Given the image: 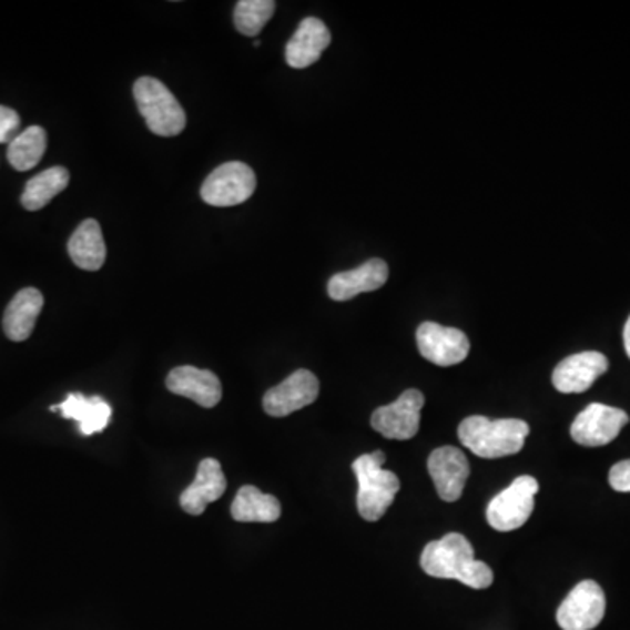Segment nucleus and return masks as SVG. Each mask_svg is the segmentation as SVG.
Here are the masks:
<instances>
[{
    "label": "nucleus",
    "instance_id": "nucleus-10",
    "mask_svg": "<svg viewBox=\"0 0 630 630\" xmlns=\"http://www.w3.org/2000/svg\"><path fill=\"white\" fill-rule=\"evenodd\" d=\"M417 347L427 362L438 366L459 365L469 354V341L465 333L445 328L431 321L420 324L417 329Z\"/></svg>",
    "mask_w": 630,
    "mask_h": 630
},
{
    "label": "nucleus",
    "instance_id": "nucleus-23",
    "mask_svg": "<svg viewBox=\"0 0 630 630\" xmlns=\"http://www.w3.org/2000/svg\"><path fill=\"white\" fill-rule=\"evenodd\" d=\"M48 135L42 126L33 125L18 133L13 141L9 142L8 160L18 172H27L38 166L42 156L47 153Z\"/></svg>",
    "mask_w": 630,
    "mask_h": 630
},
{
    "label": "nucleus",
    "instance_id": "nucleus-3",
    "mask_svg": "<svg viewBox=\"0 0 630 630\" xmlns=\"http://www.w3.org/2000/svg\"><path fill=\"white\" fill-rule=\"evenodd\" d=\"M386 454L375 450L357 457L353 471L357 478V511L366 522H377L399 492L402 481L393 471L384 469Z\"/></svg>",
    "mask_w": 630,
    "mask_h": 630
},
{
    "label": "nucleus",
    "instance_id": "nucleus-4",
    "mask_svg": "<svg viewBox=\"0 0 630 630\" xmlns=\"http://www.w3.org/2000/svg\"><path fill=\"white\" fill-rule=\"evenodd\" d=\"M133 96L148 129L160 138H175L186 129V112L171 90L154 78H141L133 84Z\"/></svg>",
    "mask_w": 630,
    "mask_h": 630
},
{
    "label": "nucleus",
    "instance_id": "nucleus-18",
    "mask_svg": "<svg viewBox=\"0 0 630 630\" xmlns=\"http://www.w3.org/2000/svg\"><path fill=\"white\" fill-rule=\"evenodd\" d=\"M51 411H62L63 419H72L78 423L79 431L84 436L104 431L111 423L112 408L100 396H84L81 393H72L60 405H53Z\"/></svg>",
    "mask_w": 630,
    "mask_h": 630
},
{
    "label": "nucleus",
    "instance_id": "nucleus-1",
    "mask_svg": "<svg viewBox=\"0 0 630 630\" xmlns=\"http://www.w3.org/2000/svg\"><path fill=\"white\" fill-rule=\"evenodd\" d=\"M424 572L440 580H457L471 589H489L494 572L486 562L475 559V550L465 536L450 532L427 543L420 556Z\"/></svg>",
    "mask_w": 630,
    "mask_h": 630
},
{
    "label": "nucleus",
    "instance_id": "nucleus-12",
    "mask_svg": "<svg viewBox=\"0 0 630 630\" xmlns=\"http://www.w3.org/2000/svg\"><path fill=\"white\" fill-rule=\"evenodd\" d=\"M427 471L435 481L440 499L447 502L457 501L463 496L469 477L468 457L450 445L436 448L427 459Z\"/></svg>",
    "mask_w": 630,
    "mask_h": 630
},
{
    "label": "nucleus",
    "instance_id": "nucleus-2",
    "mask_svg": "<svg viewBox=\"0 0 630 630\" xmlns=\"http://www.w3.org/2000/svg\"><path fill=\"white\" fill-rule=\"evenodd\" d=\"M531 427L526 420L498 419L490 420L481 415H471L459 426L460 444L469 448L475 456L484 459L519 454L526 444Z\"/></svg>",
    "mask_w": 630,
    "mask_h": 630
},
{
    "label": "nucleus",
    "instance_id": "nucleus-22",
    "mask_svg": "<svg viewBox=\"0 0 630 630\" xmlns=\"http://www.w3.org/2000/svg\"><path fill=\"white\" fill-rule=\"evenodd\" d=\"M71 181V174L65 166H51L48 171L41 172L35 177L30 179L26 184L21 205L27 211H41L47 207L54 196L60 195Z\"/></svg>",
    "mask_w": 630,
    "mask_h": 630
},
{
    "label": "nucleus",
    "instance_id": "nucleus-7",
    "mask_svg": "<svg viewBox=\"0 0 630 630\" xmlns=\"http://www.w3.org/2000/svg\"><path fill=\"white\" fill-rule=\"evenodd\" d=\"M423 407L424 394L420 390H405L396 402L374 411L372 427L387 440H411L419 433Z\"/></svg>",
    "mask_w": 630,
    "mask_h": 630
},
{
    "label": "nucleus",
    "instance_id": "nucleus-16",
    "mask_svg": "<svg viewBox=\"0 0 630 630\" xmlns=\"http://www.w3.org/2000/svg\"><path fill=\"white\" fill-rule=\"evenodd\" d=\"M224 492H226V478H224L220 460L209 457V459L200 463L195 481L181 494L179 502L186 514L199 517V515L204 514L205 508L211 502L217 501Z\"/></svg>",
    "mask_w": 630,
    "mask_h": 630
},
{
    "label": "nucleus",
    "instance_id": "nucleus-25",
    "mask_svg": "<svg viewBox=\"0 0 630 630\" xmlns=\"http://www.w3.org/2000/svg\"><path fill=\"white\" fill-rule=\"evenodd\" d=\"M20 114L14 109L0 105V144H9L20 132Z\"/></svg>",
    "mask_w": 630,
    "mask_h": 630
},
{
    "label": "nucleus",
    "instance_id": "nucleus-27",
    "mask_svg": "<svg viewBox=\"0 0 630 630\" xmlns=\"http://www.w3.org/2000/svg\"><path fill=\"white\" fill-rule=\"evenodd\" d=\"M623 345H626L627 356L630 357V317L627 319L626 328H623Z\"/></svg>",
    "mask_w": 630,
    "mask_h": 630
},
{
    "label": "nucleus",
    "instance_id": "nucleus-19",
    "mask_svg": "<svg viewBox=\"0 0 630 630\" xmlns=\"http://www.w3.org/2000/svg\"><path fill=\"white\" fill-rule=\"evenodd\" d=\"M42 307H44V296L41 291L35 287L18 291L17 296L9 302L2 321L9 341L26 342L35 328Z\"/></svg>",
    "mask_w": 630,
    "mask_h": 630
},
{
    "label": "nucleus",
    "instance_id": "nucleus-14",
    "mask_svg": "<svg viewBox=\"0 0 630 630\" xmlns=\"http://www.w3.org/2000/svg\"><path fill=\"white\" fill-rule=\"evenodd\" d=\"M166 389L195 402L204 408H214L223 398V386L217 375L195 366H179L166 377Z\"/></svg>",
    "mask_w": 630,
    "mask_h": 630
},
{
    "label": "nucleus",
    "instance_id": "nucleus-24",
    "mask_svg": "<svg viewBox=\"0 0 630 630\" xmlns=\"http://www.w3.org/2000/svg\"><path fill=\"white\" fill-rule=\"evenodd\" d=\"M274 0H241L235 6V27L247 38H254L265 29L275 13Z\"/></svg>",
    "mask_w": 630,
    "mask_h": 630
},
{
    "label": "nucleus",
    "instance_id": "nucleus-13",
    "mask_svg": "<svg viewBox=\"0 0 630 630\" xmlns=\"http://www.w3.org/2000/svg\"><path fill=\"white\" fill-rule=\"evenodd\" d=\"M608 357L601 353H580L566 357L553 369L551 384L559 393H585L592 387L593 382L608 372Z\"/></svg>",
    "mask_w": 630,
    "mask_h": 630
},
{
    "label": "nucleus",
    "instance_id": "nucleus-17",
    "mask_svg": "<svg viewBox=\"0 0 630 630\" xmlns=\"http://www.w3.org/2000/svg\"><path fill=\"white\" fill-rule=\"evenodd\" d=\"M332 32L317 18H305L286 47V62L293 69H307L323 57Z\"/></svg>",
    "mask_w": 630,
    "mask_h": 630
},
{
    "label": "nucleus",
    "instance_id": "nucleus-8",
    "mask_svg": "<svg viewBox=\"0 0 630 630\" xmlns=\"http://www.w3.org/2000/svg\"><path fill=\"white\" fill-rule=\"evenodd\" d=\"M606 598L596 581L578 583L557 610V623L562 630H592L602 622Z\"/></svg>",
    "mask_w": 630,
    "mask_h": 630
},
{
    "label": "nucleus",
    "instance_id": "nucleus-21",
    "mask_svg": "<svg viewBox=\"0 0 630 630\" xmlns=\"http://www.w3.org/2000/svg\"><path fill=\"white\" fill-rule=\"evenodd\" d=\"M283 506L272 494H263L254 486H244L232 502V517L236 522H277Z\"/></svg>",
    "mask_w": 630,
    "mask_h": 630
},
{
    "label": "nucleus",
    "instance_id": "nucleus-9",
    "mask_svg": "<svg viewBox=\"0 0 630 630\" xmlns=\"http://www.w3.org/2000/svg\"><path fill=\"white\" fill-rule=\"evenodd\" d=\"M629 424V415L620 408L592 403L578 414L571 426L572 440L583 447H602L620 435Z\"/></svg>",
    "mask_w": 630,
    "mask_h": 630
},
{
    "label": "nucleus",
    "instance_id": "nucleus-6",
    "mask_svg": "<svg viewBox=\"0 0 630 630\" xmlns=\"http://www.w3.org/2000/svg\"><path fill=\"white\" fill-rule=\"evenodd\" d=\"M256 190V175L250 165L242 162H228L217 166L200 190L205 204L212 207H233L244 204Z\"/></svg>",
    "mask_w": 630,
    "mask_h": 630
},
{
    "label": "nucleus",
    "instance_id": "nucleus-15",
    "mask_svg": "<svg viewBox=\"0 0 630 630\" xmlns=\"http://www.w3.org/2000/svg\"><path fill=\"white\" fill-rule=\"evenodd\" d=\"M389 278V266L384 260H369L357 268L333 275L328 283L329 298L335 302H347L362 293L380 289Z\"/></svg>",
    "mask_w": 630,
    "mask_h": 630
},
{
    "label": "nucleus",
    "instance_id": "nucleus-5",
    "mask_svg": "<svg viewBox=\"0 0 630 630\" xmlns=\"http://www.w3.org/2000/svg\"><path fill=\"white\" fill-rule=\"evenodd\" d=\"M539 484L535 477L524 475L515 478L508 489L490 499L487 506V522L499 532H510L519 529L529 520L535 510V496Z\"/></svg>",
    "mask_w": 630,
    "mask_h": 630
},
{
    "label": "nucleus",
    "instance_id": "nucleus-20",
    "mask_svg": "<svg viewBox=\"0 0 630 630\" xmlns=\"http://www.w3.org/2000/svg\"><path fill=\"white\" fill-rule=\"evenodd\" d=\"M67 251L79 268L88 270V272H96V270L102 268L105 256H108V250H105L104 235H102L100 224L95 220H87L79 224L78 230L72 233Z\"/></svg>",
    "mask_w": 630,
    "mask_h": 630
},
{
    "label": "nucleus",
    "instance_id": "nucleus-11",
    "mask_svg": "<svg viewBox=\"0 0 630 630\" xmlns=\"http://www.w3.org/2000/svg\"><path fill=\"white\" fill-rule=\"evenodd\" d=\"M319 396V380L308 369H298L263 398V408L272 417H287L308 407Z\"/></svg>",
    "mask_w": 630,
    "mask_h": 630
},
{
    "label": "nucleus",
    "instance_id": "nucleus-26",
    "mask_svg": "<svg viewBox=\"0 0 630 630\" xmlns=\"http://www.w3.org/2000/svg\"><path fill=\"white\" fill-rule=\"evenodd\" d=\"M610 486L617 492H630V459L620 460L611 468Z\"/></svg>",
    "mask_w": 630,
    "mask_h": 630
}]
</instances>
